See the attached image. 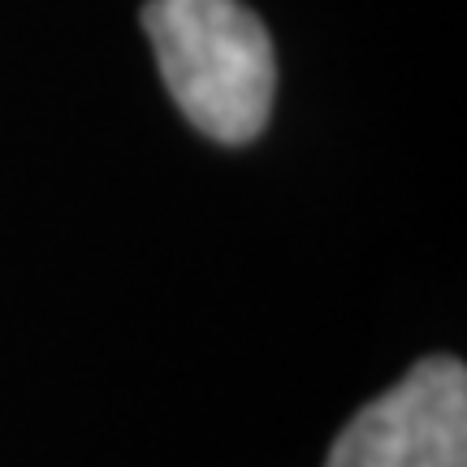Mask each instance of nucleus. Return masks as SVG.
Here are the masks:
<instances>
[{"label": "nucleus", "instance_id": "obj_1", "mask_svg": "<svg viewBox=\"0 0 467 467\" xmlns=\"http://www.w3.org/2000/svg\"><path fill=\"white\" fill-rule=\"evenodd\" d=\"M143 26L169 96L195 130L217 143H247L265 130L277 57L243 0H148Z\"/></svg>", "mask_w": 467, "mask_h": 467}, {"label": "nucleus", "instance_id": "obj_2", "mask_svg": "<svg viewBox=\"0 0 467 467\" xmlns=\"http://www.w3.org/2000/svg\"><path fill=\"white\" fill-rule=\"evenodd\" d=\"M325 467H467V372L437 355L337 433Z\"/></svg>", "mask_w": 467, "mask_h": 467}]
</instances>
